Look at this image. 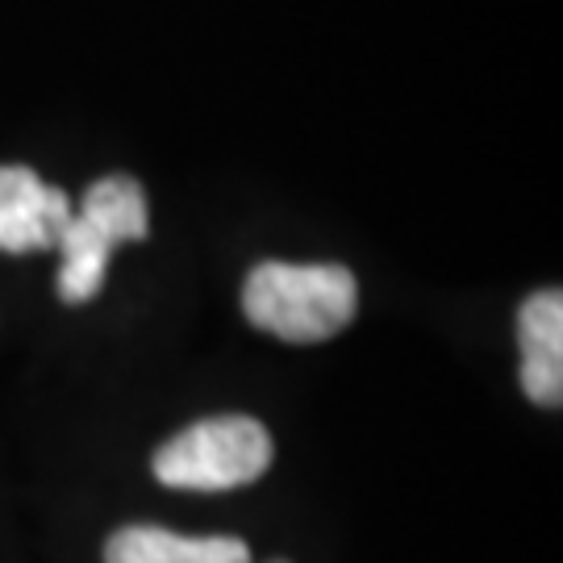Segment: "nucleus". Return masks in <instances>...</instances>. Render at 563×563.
I'll list each match as a JSON object with an SVG mask.
<instances>
[{
	"label": "nucleus",
	"instance_id": "3",
	"mask_svg": "<svg viewBox=\"0 0 563 563\" xmlns=\"http://www.w3.org/2000/svg\"><path fill=\"white\" fill-rule=\"evenodd\" d=\"M272 467V434L246 413L201 418L155 451L151 472L167 488L225 493L255 484Z\"/></svg>",
	"mask_w": 563,
	"mask_h": 563
},
{
	"label": "nucleus",
	"instance_id": "6",
	"mask_svg": "<svg viewBox=\"0 0 563 563\" xmlns=\"http://www.w3.org/2000/svg\"><path fill=\"white\" fill-rule=\"evenodd\" d=\"M104 563H251L234 534H180L167 526H121L104 543Z\"/></svg>",
	"mask_w": 563,
	"mask_h": 563
},
{
	"label": "nucleus",
	"instance_id": "2",
	"mask_svg": "<svg viewBox=\"0 0 563 563\" xmlns=\"http://www.w3.org/2000/svg\"><path fill=\"white\" fill-rule=\"evenodd\" d=\"M146 230H151L146 192L134 176H104L92 184L55 242V251L63 255L59 284H55L59 301L88 305L92 297H101L113 251L121 242H142Z\"/></svg>",
	"mask_w": 563,
	"mask_h": 563
},
{
	"label": "nucleus",
	"instance_id": "4",
	"mask_svg": "<svg viewBox=\"0 0 563 563\" xmlns=\"http://www.w3.org/2000/svg\"><path fill=\"white\" fill-rule=\"evenodd\" d=\"M71 197L46 184L30 167H0V251L34 255L59 242L63 225L71 218Z\"/></svg>",
	"mask_w": 563,
	"mask_h": 563
},
{
	"label": "nucleus",
	"instance_id": "5",
	"mask_svg": "<svg viewBox=\"0 0 563 563\" xmlns=\"http://www.w3.org/2000/svg\"><path fill=\"white\" fill-rule=\"evenodd\" d=\"M522 393L543 409L563 401V292L543 288L518 309Z\"/></svg>",
	"mask_w": 563,
	"mask_h": 563
},
{
	"label": "nucleus",
	"instance_id": "1",
	"mask_svg": "<svg viewBox=\"0 0 563 563\" xmlns=\"http://www.w3.org/2000/svg\"><path fill=\"white\" fill-rule=\"evenodd\" d=\"M360 284L342 263H260L242 280L246 322L280 342H325L355 322Z\"/></svg>",
	"mask_w": 563,
	"mask_h": 563
},
{
	"label": "nucleus",
	"instance_id": "7",
	"mask_svg": "<svg viewBox=\"0 0 563 563\" xmlns=\"http://www.w3.org/2000/svg\"><path fill=\"white\" fill-rule=\"evenodd\" d=\"M276 563H284V560H276Z\"/></svg>",
	"mask_w": 563,
	"mask_h": 563
}]
</instances>
